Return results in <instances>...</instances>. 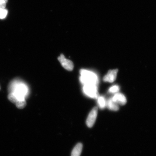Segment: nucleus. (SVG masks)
Segmentation results:
<instances>
[{"label":"nucleus","instance_id":"f257e3e1","mask_svg":"<svg viewBox=\"0 0 156 156\" xmlns=\"http://www.w3.org/2000/svg\"><path fill=\"white\" fill-rule=\"evenodd\" d=\"M9 93H12L18 100H26L28 96L29 89L28 86L23 82L18 80L12 81L9 88Z\"/></svg>","mask_w":156,"mask_h":156},{"label":"nucleus","instance_id":"f03ea898","mask_svg":"<svg viewBox=\"0 0 156 156\" xmlns=\"http://www.w3.org/2000/svg\"><path fill=\"white\" fill-rule=\"evenodd\" d=\"M80 75V81L84 85L89 84L97 85L98 83L97 76L92 71L86 69H81Z\"/></svg>","mask_w":156,"mask_h":156},{"label":"nucleus","instance_id":"7ed1b4c3","mask_svg":"<svg viewBox=\"0 0 156 156\" xmlns=\"http://www.w3.org/2000/svg\"><path fill=\"white\" fill-rule=\"evenodd\" d=\"M97 85L89 84L84 85L83 91L87 96L93 98H96L99 97Z\"/></svg>","mask_w":156,"mask_h":156},{"label":"nucleus","instance_id":"20e7f679","mask_svg":"<svg viewBox=\"0 0 156 156\" xmlns=\"http://www.w3.org/2000/svg\"><path fill=\"white\" fill-rule=\"evenodd\" d=\"M98 114V108L95 107L89 113L87 120V125L89 128H92L94 126Z\"/></svg>","mask_w":156,"mask_h":156},{"label":"nucleus","instance_id":"39448f33","mask_svg":"<svg viewBox=\"0 0 156 156\" xmlns=\"http://www.w3.org/2000/svg\"><path fill=\"white\" fill-rule=\"evenodd\" d=\"M58 59L62 67H64L66 69L71 71L73 69L74 65L73 62L66 58L63 54H61L58 57Z\"/></svg>","mask_w":156,"mask_h":156},{"label":"nucleus","instance_id":"423d86ee","mask_svg":"<svg viewBox=\"0 0 156 156\" xmlns=\"http://www.w3.org/2000/svg\"><path fill=\"white\" fill-rule=\"evenodd\" d=\"M118 71L119 70L118 69L109 70L107 74L104 77L103 81L105 82H108L110 83L114 82L116 79Z\"/></svg>","mask_w":156,"mask_h":156},{"label":"nucleus","instance_id":"0eeeda50","mask_svg":"<svg viewBox=\"0 0 156 156\" xmlns=\"http://www.w3.org/2000/svg\"><path fill=\"white\" fill-rule=\"evenodd\" d=\"M112 99L115 103L121 105H125L127 103V99L126 96L122 93H116Z\"/></svg>","mask_w":156,"mask_h":156},{"label":"nucleus","instance_id":"6e6552de","mask_svg":"<svg viewBox=\"0 0 156 156\" xmlns=\"http://www.w3.org/2000/svg\"><path fill=\"white\" fill-rule=\"evenodd\" d=\"M107 106L108 108L110 110L114 111H118L119 109V105L115 102H114L112 100V98H109L107 102Z\"/></svg>","mask_w":156,"mask_h":156},{"label":"nucleus","instance_id":"1a4fd4ad","mask_svg":"<svg viewBox=\"0 0 156 156\" xmlns=\"http://www.w3.org/2000/svg\"><path fill=\"white\" fill-rule=\"evenodd\" d=\"M83 149V144L80 143L77 144L72 151L71 156H80Z\"/></svg>","mask_w":156,"mask_h":156},{"label":"nucleus","instance_id":"9d476101","mask_svg":"<svg viewBox=\"0 0 156 156\" xmlns=\"http://www.w3.org/2000/svg\"><path fill=\"white\" fill-rule=\"evenodd\" d=\"M98 103L100 107V108L103 109L105 107L106 105V101L105 98L102 96H100L98 98Z\"/></svg>","mask_w":156,"mask_h":156},{"label":"nucleus","instance_id":"9b49d317","mask_svg":"<svg viewBox=\"0 0 156 156\" xmlns=\"http://www.w3.org/2000/svg\"><path fill=\"white\" fill-rule=\"evenodd\" d=\"M15 104L17 108L19 109L24 108L27 105L26 100H18Z\"/></svg>","mask_w":156,"mask_h":156},{"label":"nucleus","instance_id":"f8f14e48","mask_svg":"<svg viewBox=\"0 0 156 156\" xmlns=\"http://www.w3.org/2000/svg\"><path fill=\"white\" fill-rule=\"evenodd\" d=\"M8 13V11L7 9L0 8V19H5L7 17Z\"/></svg>","mask_w":156,"mask_h":156},{"label":"nucleus","instance_id":"ddd939ff","mask_svg":"<svg viewBox=\"0 0 156 156\" xmlns=\"http://www.w3.org/2000/svg\"><path fill=\"white\" fill-rule=\"evenodd\" d=\"M8 98L10 101L13 103H16L17 101V98L12 93H9L8 95Z\"/></svg>","mask_w":156,"mask_h":156},{"label":"nucleus","instance_id":"4468645a","mask_svg":"<svg viewBox=\"0 0 156 156\" xmlns=\"http://www.w3.org/2000/svg\"><path fill=\"white\" fill-rule=\"evenodd\" d=\"M119 86H117V85H115V86L111 87L109 89V92H111V93H116V92H119Z\"/></svg>","mask_w":156,"mask_h":156},{"label":"nucleus","instance_id":"2eb2a0df","mask_svg":"<svg viewBox=\"0 0 156 156\" xmlns=\"http://www.w3.org/2000/svg\"><path fill=\"white\" fill-rule=\"evenodd\" d=\"M8 0H0V8L5 9Z\"/></svg>","mask_w":156,"mask_h":156}]
</instances>
